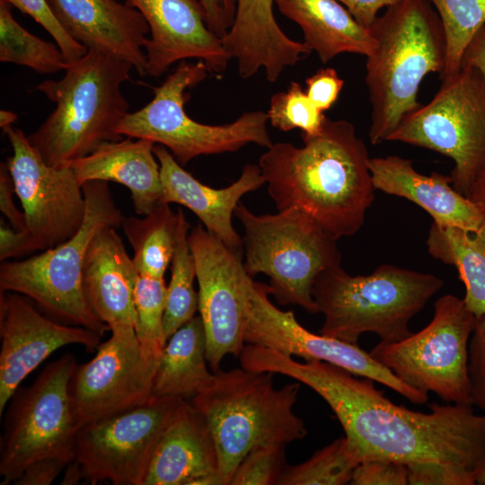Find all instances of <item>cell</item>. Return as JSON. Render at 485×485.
Masks as SVG:
<instances>
[{"mask_svg": "<svg viewBox=\"0 0 485 485\" xmlns=\"http://www.w3.org/2000/svg\"><path fill=\"white\" fill-rule=\"evenodd\" d=\"M166 298L164 278L138 276L135 289V331L144 352L157 358L161 357L166 343L163 335Z\"/></svg>", "mask_w": 485, "mask_h": 485, "instance_id": "e575fe53", "label": "cell"}, {"mask_svg": "<svg viewBox=\"0 0 485 485\" xmlns=\"http://www.w3.org/2000/svg\"><path fill=\"white\" fill-rule=\"evenodd\" d=\"M117 228L107 226L91 241L85 256L83 285L86 299L110 330L135 327V289L138 270Z\"/></svg>", "mask_w": 485, "mask_h": 485, "instance_id": "d4e9b609", "label": "cell"}, {"mask_svg": "<svg viewBox=\"0 0 485 485\" xmlns=\"http://www.w3.org/2000/svg\"><path fill=\"white\" fill-rule=\"evenodd\" d=\"M253 371L280 374L317 392L340 421L351 450L361 461L384 459L406 465L438 462L476 472L485 461V415L472 405L432 403L424 413L399 406L375 388L374 381L322 361L253 347Z\"/></svg>", "mask_w": 485, "mask_h": 485, "instance_id": "6da1fadb", "label": "cell"}, {"mask_svg": "<svg viewBox=\"0 0 485 485\" xmlns=\"http://www.w3.org/2000/svg\"><path fill=\"white\" fill-rule=\"evenodd\" d=\"M52 13L75 40L130 63L146 75L145 44L150 32L143 15L118 0H48Z\"/></svg>", "mask_w": 485, "mask_h": 485, "instance_id": "ffe728a7", "label": "cell"}, {"mask_svg": "<svg viewBox=\"0 0 485 485\" xmlns=\"http://www.w3.org/2000/svg\"><path fill=\"white\" fill-rule=\"evenodd\" d=\"M359 463L344 436L315 452L308 460L287 466L278 485L350 484Z\"/></svg>", "mask_w": 485, "mask_h": 485, "instance_id": "d6a6232c", "label": "cell"}, {"mask_svg": "<svg viewBox=\"0 0 485 485\" xmlns=\"http://www.w3.org/2000/svg\"><path fill=\"white\" fill-rule=\"evenodd\" d=\"M209 70L206 64L181 61L163 83L154 88V98L135 112H129L116 127L119 136L147 139L165 146L182 166L200 155L236 152L248 144L269 148L267 112L242 113L234 121L207 125L189 117L186 90L204 81Z\"/></svg>", "mask_w": 485, "mask_h": 485, "instance_id": "9c48e42d", "label": "cell"}, {"mask_svg": "<svg viewBox=\"0 0 485 485\" xmlns=\"http://www.w3.org/2000/svg\"><path fill=\"white\" fill-rule=\"evenodd\" d=\"M369 166L375 190L413 202L436 224L478 231L485 223V215L453 187L450 175L421 174L410 160L397 155L370 158Z\"/></svg>", "mask_w": 485, "mask_h": 485, "instance_id": "cb8c5ba5", "label": "cell"}, {"mask_svg": "<svg viewBox=\"0 0 485 485\" xmlns=\"http://www.w3.org/2000/svg\"><path fill=\"white\" fill-rule=\"evenodd\" d=\"M37 246L28 230H15L5 225L0 227V260L19 258L34 251Z\"/></svg>", "mask_w": 485, "mask_h": 485, "instance_id": "f6af8a7d", "label": "cell"}, {"mask_svg": "<svg viewBox=\"0 0 485 485\" xmlns=\"http://www.w3.org/2000/svg\"><path fill=\"white\" fill-rule=\"evenodd\" d=\"M153 151L160 164L162 203L187 207L208 232L243 255L242 238L235 231L232 217L243 195L266 184L259 164L246 163L237 181L228 187L214 189L185 171L165 146L154 144Z\"/></svg>", "mask_w": 485, "mask_h": 485, "instance_id": "44dd1931", "label": "cell"}, {"mask_svg": "<svg viewBox=\"0 0 485 485\" xmlns=\"http://www.w3.org/2000/svg\"><path fill=\"white\" fill-rule=\"evenodd\" d=\"M426 244L434 259L456 269L467 308L476 317L485 314V223L478 231H469L433 222Z\"/></svg>", "mask_w": 485, "mask_h": 485, "instance_id": "f1b7e54d", "label": "cell"}, {"mask_svg": "<svg viewBox=\"0 0 485 485\" xmlns=\"http://www.w3.org/2000/svg\"><path fill=\"white\" fill-rule=\"evenodd\" d=\"M437 12L446 39L445 66L440 78L462 66L463 53L485 25V0H428Z\"/></svg>", "mask_w": 485, "mask_h": 485, "instance_id": "836d02e7", "label": "cell"}, {"mask_svg": "<svg viewBox=\"0 0 485 485\" xmlns=\"http://www.w3.org/2000/svg\"><path fill=\"white\" fill-rule=\"evenodd\" d=\"M472 404L485 412V314L476 318L469 343Z\"/></svg>", "mask_w": 485, "mask_h": 485, "instance_id": "ab89813d", "label": "cell"}, {"mask_svg": "<svg viewBox=\"0 0 485 485\" xmlns=\"http://www.w3.org/2000/svg\"><path fill=\"white\" fill-rule=\"evenodd\" d=\"M144 485H224L204 416L183 400L154 452Z\"/></svg>", "mask_w": 485, "mask_h": 485, "instance_id": "7402d4cb", "label": "cell"}, {"mask_svg": "<svg viewBox=\"0 0 485 485\" xmlns=\"http://www.w3.org/2000/svg\"><path fill=\"white\" fill-rule=\"evenodd\" d=\"M467 198L485 215V167L472 183Z\"/></svg>", "mask_w": 485, "mask_h": 485, "instance_id": "681fc988", "label": "cell"}, {"mask_svg": "<svg viewBox=\"0 0 485 485\" xmlns=\"http://www.w3.org/2000/svg\"><path fill=\"white\" fill-rule=\"evenodd\" d=\"M352 485H406L407 465L384 459H367L356 467Z\"/></svg>", "mask_w": 485, "mask_h": 485, "instance_id": "60d3db41", "label": "cell"}, {"mask_svg": "<svg viewBox=\"0 0 485 485\" xmlns=\"http://www.w3.org/2000/svg\"><path fill=\"white\" fill-rule=\"evenodd\" d=\"M18 119V115L13 111L7 110H0V128H5L11 127Z\"/></svg>", "mask_w": 485, "mask_h": 485, "instance_id": "816d5d0a", "label": "cell"}, {"mask_svg": "<svg viewBox=\"0 0 485 485\" xmlns=\"http://www.w3.org/2000/svg\"><path fill=\"white\" fill-rule=\"evenodd\" d=\"M208 29L219 39L231 30L237 8V0H199Z\"/></svg>", "mask_w": 485, "mask_h": 485, "instance_id": "7bdbcfd3", "label": "cell"}, {"mask_svg": "<svg viewBox=\"0 0 485 485\" xmlns=\"http://www.w3.org/2000/svg\"><path fill=\"white\" fill-rule=\"evenodd\" d=\"M77 365L72 354H64L48 364L31 385L13 394L1 436L2 485L13 483L35 461L75 459L78 428L69 384Z\"/></svg>", "mask_w": 485, "mask_h": 485, "instance_id": "8fae6325", "label": "cell"}, {"mask_svg": "<svg viewBox=\"0 0 485 485\" xmlns=\"http://www.w3.org/2000/svg\"><path fill=\"white\" fill-rule=\"evenodd\" d=\"M273 4L274 0H237L234 22L222 39L243 79L263 69L267 80L275 83L286 68L312 52L304 42L292 40L281 30Z\"/></svg>", "mask_w": 485, "mask_h": 485, "instance_id": "603a6c76", "label": "cell"}, {"mask_svg": "<svg viewBox=\"0 0 485 485\" xmlns=\"http://www.w3.org/2000/svg\"><path fill=\"white\" fill-rule=\"evenodd\" d=\"M279 12L302 30L304 43L326 64L342 53L369 56L375 41L337 0H274Z\"/></svg>", "mask_w": 485, "mask_h": 485, "instance_id": "4316f807", "label": "cell"}, {"mask_svg": "<svg viewBox=\"0 0 485 485\" xmlns=\"http://www.w3.org/2000/svg\"><path fill=\"white\" fill-rule=\"evenodd\" d=\"M0 416L22 382L58 348L96 350L101 336L43 315L24 295L0 290Z\"/></svg>", "mask_w": 485, "mask_h": 485, "instance_id": "ac0fdd59", "label": "cell"}, {"mask_svg": "<svg viewBox=\"0 0 485 485\" xmlns=\"http://www.w3.org/2000/svg\"><path fill=\"white\" fill-rule=\"evenodd\" d=\"M61 484H76L84 478V473L79 463L74 459L66 467Z\"/></svg>", "mask_w": 485, "mask_h": 485, "instance_id": "f907efd6", "label": "cell"}, {"mask_svg": "<svg viewBox=\"0 0 485 485\" xmlns=\"http://www.w3.org/2000/svg\"><path fill=\"white\" fill-rule=\"evenodd\" d=\"M444 286L437 276L392 264L371 274L351 276L340 266L315 278L312 295L324 321L319 333L357 344L366 332L381 342L400 341L412 332L410 320Z\"/></svg>", "mask_w": 485, "mask_h": 485, "instance_id": "8992f818", "label": "cell"}, {"mask_svg": "<svg viewBox=\"0 0 485 485\" xmlns=\"http://www.w3.org/2000/svg\"><path fill=\"white\" fill-rule=\"evenodd\" d=\"M344 5L353 17L364 27L368 28L377 17L378 12L399 0H337Z\"/></svg>", "mask_w": 485, "mask_h": 485, "instance_id": "7dc6e473", "label": "cell"}, {"mask_svg": "<svg viewBox=\"0 0 485 485\" xmlns=\"http://www.w3.org/2000/svg\"><path fill=\"white\" fill-rule=\"evenodd\" d=\"M162 203L141 217H124L121 226L133 250L139 275L164 278L171 265L178 230V213Z\"/></svg>", "mask_w": 485, "mask_h": 485, "instance_id": "f546056e", "label": "cell"}, {"mask_svg": "<svg viewBox=\"0 0 485 485\" xmlns=\"http://www.w3.org/2000/svg\"><path fill=\"white\" fill-rule=\"evenodd\" d=\"M234 216L244 230L243 267L248 275H266L269 294L280 304L318 313L313 285L321 272L340 266L337 240L296 207L256 215L239 202Z\"/></svg>", "mask_w": 485, "mask_h": 485, "instance_id": "ba28073f", "label": "cell"}, {"mask_svg": "<svg viewBox=\"0 0 485 485\" xmlns=\"http://www.w3.org/2000/svg\"><path fill=\"white\" fill-rule=\"evenodd\" d=\"M476 316L463 298L447 294L434 304L431 322L392 343H378L369 353L406 384L442 400L472 405L469 344Z\"/></svg>", "mask_w": 485, "mask_h": 485, "instance_id": "7c38bea8", "label": "cell"}, {"mask_svg": "<svg viewBox=\"0 0 485 485\" xmlns=\"http://www.w3.org/2000/svg\"><path fill=\"white\" fill-rule=\"evenodd\" d=\"M0 61L25 66L39 74L65 71L69 66L57 43L38 38L14 19L5 0H0Z\"/></svg>", "mask_w": 485, "mask_h": 485, "instance_id": "1f68e13d", "label": "cell"}, {"mask_svg": "<svg viewBox=\"0 0 485 485\" xmlns=\"http://www.w3.org/2000/svg\"><path fill=\"white\" fill-rule=\"evenodd\" d=\"M286 445L272 444L251 449L236 467L229 485L278 484L287 467Z\"/></svg>", "mask_w": 485, "mask_h": 485, "instance_id": "8d00e7d4", "label": "cell"}, {"mask_svg": "<svg viewBox=\"0 0 485 485\" xmlns=\"http://www.w3.org/2000/svg\"><path fill=\"white\" fill-rule=\"evenodd\" d=\"M202 320L195 315L167 340L154 375L152 395L191 401L212 382Z\"/></svg>", "mask_w": 485, "mask_h": 485, "instance_id": "83f0119b", "label": "cell"}, {"mask_svg": "<svg viewBox=\"0 0 485 485\" xmlns=\"http://www.w3.org/2000/svg\"><path fill=\"white\" fill-rule=\"evenodd\" d=\"M304 145L278 142L259 166L278 210L296 207L335 240L357 233L375 200L370 157L348 120L325 117L322 130L301 134Z\"/></svg>", "mask_w": 485, "mask_h": 485, "instance_id": "7a4b0ae2", "label": "cell"}, {"mask_svg": "<svg viewBox=\"0 0 485 485\" xmlns=\"http://www.w3.org/2000/svg\"><path fill=\"white\" fill-rule=\"evenodd\" d=\"M177 213V238L171 261V278L167 286L163 316L166 342L180 327L195 316L198 304V293L194 288L196 262L188 240L190 225L181 208H178Z\"/></svg>", "mask_w": 485, "mask_h": 485, "instance_id": "4dcf8cb0", "label": "cell"}, {"mask_svg": "<svg viewBox=\"0 0 485 485\" xmlns=\"http://www.w3.org/2000/svg\"><path fill=\"white\" fill-rule=\"evenodd\" d=\"M387 141L427 148L449 157L453 187L468 196L485 167V82L480 71L462 64L425 105L408 115Z\"/></svg>", "mask_w": 485, "mask_h": 485, "instance_id": "30bf717a", "label": "cell"}, {"mask_svg": "<svg viewBox=\"0 0 485 485\" xmlns=\"http://www.w3.org/2000/svg\"><path fill=\"white\" fill-rule=\"evenodd\" d=\"M154 146L150 140L127 137L105 142L69 165L82 186L88 181H102L127 187L135 212L145 216L162 204L160 164Z\"/></svg>", "mask_w": 485, "mask_h": 485, "instance_id": "484cf974", "label": "cell"}, {"mask_svg": "<svg viewBox=\"0 0 485 485\" xmlns=\"http://www.w3.org/2000/svg\"><path fill=\"white\" fill-rule=\"evenodd\" d=\"M410 485H473L475 473L438 462L415 463L407 465Z\"/></svg>", "mask_w": 485, "mask_h": 485, "instance_id": "f35d334b", "label": "cell"}, {"mask_svg": "<svg viewBox=\"0 0 485 485\" xmlns=\"http://www.w3.org/2000/svg\"><path fill=\"white\" fill-rule=\"evenodd\" d=\"M69 463L61 458H43L29 464L13 482L16 485H49Z\"/></svg>", "mask_w": 485, "mask_h": 485, "instance_id": "ee69618b", "label": "cell"}, {"mask_svg": "<svg viewBox=\"0 0 485 485\" xmlns=\"http://www.w3.org/2000/svg\"><path fill=\"white\" fill-rule=\"evenodd\" d=\"M190 248L196 262L198 311L206 333L207 359L214 373L226 355L244 348L248 292L252 278L242 256L227 247L202 224L190 228Z\"/></svg>", "mask_w": 485, "mask_h": 485, "instance_id": "5bb4252c", "label": "cell"}, {"mask_svg": "<svg viewBox=\"0 0 485 485\" xmlns=\"http://www.w3.org/2000/svg\"><path fill=\"white\" fill-rule=\"evenodd\" d=\"M267 115L275 128L282 131L299 128L301 134L309 136L322 130L326 117L313 103L301 84L295 81L290 82L287 91L271 96Z\"/></svg>", "mask_w": 485, "mask_h": 485, "instance_id": "d590c367", "label": "cell"}, {"mask_svg": "<svg viewBox=\"0 0 485 485\" xmlns=\"http://www.w3.org/2000/svg\"><path fill=\"white\" fill-rule=\"evenodd\" d=\"M82 187L85 214L79 230L67 241L38 255L2 261L0 290L21 294L51 318L102 337L110 328L97 317L86 299L84 260L93 238L104 227L120 226L124 216L107 181H92Z\"/></svg>", "mask_w": 485, "mask_h": 485, "instance_id": "52a82bcc", "label": "cell"}, {"mask_svg": "<svg viewBox=\"0 0 485 485\" xmlns=\"http://www.w3.org/2000/svg\"><path fill=\"white\" fill-rule=\"evenodd\" d=\"M5 1L41 25L50 34L69 64L77 61L88 52L84 45L66 32L52 13L48 0Z\"/></svg>", "mask_w": 485, "mask_h": 485, "instance_id": "74e56055", "label": "cell"}, {"mask_svg": "<svg viewBox=\"0 0 485 485\" xmlns=\"http://www.w3.org/2000/svg\"><path fill=\"white\" fill-rule=\"evenodd\" d=\"M273 375L243 367L215 373L211 384L190 402L213 436L224 485L253 448L304 438L307 429L294 412L299 382L276 388Z\"/></svg>", "mask_w": 485, "mask_h": 485, "instance_id": "5b68a950", "label": "cell"}, {"mask_svg": "<svg viewBox=\"0 0 485 485\" xmlns=\"http://www.w3.org/2000/svg\"><path fill=\"white\" fill-rule=\"evenodd\" d=\"M183 400L152 396L87 424L75 436V460L91 484L144 485L154 452Z\"/></svg>", "mask_w": 485, "mask_h": 485, "instance_id": "4fadbf2b", "label": "cell"}, {"mask_svg": "<svg viewBox=\"0 0 485 485\" xmlns=\"http://www.w3.org/2000/svg\"><path fill=\"white\" fill-rule=\"evenodd\" d=\"M306 94L322 112L337 101L344 82L331 67L321 68L305 80Z\"/></svg>", "mask_w": 485, "mask_h": 485, "instance_id": "b9f144b4", "label": "cell"}, {"mask_svg": "<svg viewBox=\"0 0 485 485\" xmlns=\"http://www.w3.org/2000/svg\"><path fill=\"white\" fill-rule=\"evenodd\" d=\"M462 64L476 67L485 82V31L482 28L465 49Z\"/></svg>", "mask_w": 485, "mask_h": 485, "instance_id": "c3c4849f", "label": "cell"}, {"mask_svg": "<svg viewBox=\"0 0 485 485\" xmlns=\"http://www.w3.org/2000/svg\"><path fill=\"white\" fill-rule=\"evenodd\" d=\"M133 66L114 56L88 52L69 64L59 80L37 85L54 110L28 135L31 146L49 165L62 166L84 157L109 141L120 140L115 128L129 113L121 86Z\"/></svg>", "mask_w": 485, "mask_h": 485, "instance_id": "277c9868", "label": "cell"}, {"mask_svg": "<svg viewBox=\"0 0 485 485\" xmlns=\"http://www.w3.org/2000/svg\"><path fill=\"white\" fill-rule=\"evenodd\" d=\"M95 356L77 365L69 384L78 429L150 399L160 358L146 355L135 327L116 326Z\"/></svg>", "mask_w": 485, "mask_h": 485, "instance_id": "9a60e30c", "label": "cell"}, {"mask_svg": "<svg viewBox=\"0 0 485 485\" xmlns=\"http://www.w3.org/2000/svg\"><path fill=\"white\" fill-rule=\"evenodd\" d=\"M14 184L11 176L7 162L0 165V209L15 230H27L23 212L20 211L14 204Z\"/></svg>", "mask_w": 485, "mask_h": 485, "instance_id": "bcb514c9", "label": "cell"}, {"mask_svg": "<svg viewBox=\"0 0 485 485\" xmlns=\"http://www.w3.org/2000/svg\"><path fill=\"white\" fill-rule=\"evenodd\" d=\"M483 29H484V31H485V25H484Z\"/></svg>", "mask_w": 485, "mask_h": 485, "instance_id": "db71d44e", "label": "cell"}, {"mask_svg": "<svg viewBox=\"0 0 485 485\" xmlns=\"http://www.w3.org/2000/svg\"><path fill=\"white\" fill-rule=\"evenodd\" d=\"M269 287L251 281L244 341L305 361H322L369 378L400 393L412 403L424 404L428 396L399 379L370 353L340 339L315 334L296 320L293 311L278 308L269 298Z\"/></svg>", "mask_w": 485, "mask_h": 485, "instance_id": "2e32d148", "label": "cell"}, {"mask_svg": "<svg viewBox=\"0 0 485 485\" xmlns=\"http://www.w3.org/2000/svg\"><path fill=\"white\" fill-rule=\"evenodd\" d=\"M147 22L146 75L159 77L176 62L196 58L220 77L231 57L207 27L199 0H127Z\"/></svg>", "mask_w": 485, "mask_h": 485, "instance_id": "d6986e66", "label": "cell"}, {"mask_svg": "<svg viewBox=\"0 0 485 485\" xmlns=\"http://www.w3.org/2000/svg\"><path fill=\"white\" fill-rule=\"evenodd\" d=\"M3 133L13 149L6 162L15 194L37 249L45 251L67 241L85 214L83 187L74 171L69 164H48L20 128L11 126Z\"/></svg>", "mask_w": 485, "mask_h": 485, "instance_id": "e0dca14e", "label": "cell"}, {"mask_svg": "<svg viewBox=\"0 0 485 485\" xmlns=\"http://www.w3.org/2000/svg\"><path fill=\"white\" fill-rule=\"evenodd\" d=\"M475 484L485 485V461L476 472Z\"/></svg>", "mask_w": 485, "mask_h": 485, "instance_id": "f5cc1de1", "label": "cell"}, {"mask_svg": "<svg viewBox=\"0 0 485 485\" xmlns=\"http://www.w3.org/2000/svg\"><path fill=\"white\" fill-rule=\"evenodd\" d=\"M374 50L366 57V84L371 105L369 140L387 141L420 107L419 85L429 73L443 74L446 39L428 0H399L369 27Z\"/></svg>", "mask_w": 485, "mask_h": 485, "instance_id": "3957f363", "label": "cell"}]
</instances>
